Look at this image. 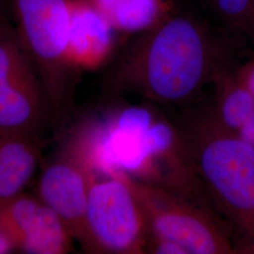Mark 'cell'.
<instances>
[{"instance_id":"4fadbf2b","label":"cell","mask_w":254,"mask_h":254,"mask_svg":"<svg viewBox=\"0 0 254 254\" xmlns=\"http://www.w3.org/2000/svg\"><path fill=\"white\" fill-rule=\"evenodd\" d=\"M106 16L116 32L138 34L158 23L173 0H87Z\"/></svg>"},{"instance_id":"9c48e42d","label":"cell","mask_w":254,"mask_h":254,"mask_svg":"<svg viewBox=\"0 0 254 254\" xmlns=\"http://www.w3.org/2000/svg\"><path fill=\"white\" fill-rule=\"evenodd\" d=\"M151 113L143 108L124 110L113 126L101 136L91 155V162L110 175L119 172H135L153 157L149 130Z\"/></svg>"},{"instance_id":"7c38bea8","label":"cell","mask_w":254,"mask_h":254,"mask_svg":"<svg viewBox=\"0 0 254 254\" xmlns=\"http://www.w3.org/2000/svg\"><path fill=\"white\" fill-rule=\"evenodd\" d=\"M239 43L254 44V0H176Z\"/></svg>"},{"instance_id":"e0dca14e","label":"cell","mask_w":254,"mask_h":254,"mask_svg":"<svg viewBox=\"0 0 254 254\" xmlns=\"http://www.w3.org/2000/svg\"><path fill=\"white\" fill-rule=\"evenodd\" d=\"M237 76L254 97V61L243 66L239 70Z\"/></svg>"},{"instance_id":"44dd1931","label":"cell","mask_w":254,"mask_h":254,"mask_svg":"<svg viewBox=\"0 0 254 254\" xmlns=\"http://www.w3.org/2000/svg\"><path fill=\"white\" fill-rule=\"evenodd\" d=\"M8 1L7 0H0V16L9 12L8 10Z\"/></svg>"},{"instance_id":"d6986e66","label":"cell","mask_w":254,"mask_h":254,"mask_svg":"<svg viewBox=\"0 0 254 254\" xmlns=\"http://www.w3.org/2000/svg\"><path fill=\"white\" fill-rule=\"evenodd\" d=\"M13 251H16L13 242L6 231L0 226V254H10Z\"/></svg>"},{"instance_id":"277c9868","label":"cell","mask_w":254,"mask_h":254,"mask_svg":"<svg viewBox=\"0 0 254 254\" xmlns=\"http://www.w3.org/2000/svg\"><path fill=\"white\" fill-rule=\"evenodd\" d=\"M143 216L133 185L124 177H92L83 246L90 251L130 253L139 243Z\"/></svg>"},{"instance_id":"ac0fdd59","label":"cell","mask_w":254,"mask_h":254,"mask_svg":"<svg viewBox=\"0 0 254 254\" xmlns=\"http://www.w3.org/2000/svg\"><path fill=\"white\" fill-rule=\"evenodd\" d=\"M237 131L240 138L254 147V114Z\"/></svg>"},{"instance_id":"6da1fadb","label":"cell","mask_w":254,"mask_h":254,"mask_svg":"<svg viewBox=\"0 0 254 254\" xmlns=\"http://www.w3.org/2000/svg\"><path fill=\"white\" fill-rule=\"evenodd\" d=\"M173 1L163 18L136 34L109 75L112 86H134L156 100L180 102L231 70L241 44Z\"/></svg>"},{"instance_id":"5b68a950","label":"cell","mask_w":254,"mask_h":254,"mask_svg":"<svg viewBox=\"0 0 254 254\" xmlns=\"http://www.w3.org/2000/svg\"><path fill=\"white\" fill-rule=\"evenodd\" d=\"M199 164L228 213L249 231L254 223V147L239 136H212L200 147Z\"/></svg>"},{"instance_id":"ffe728a7","label":"cell","mask_w":254,"mask_h":254,"mask_svg":"<svg viewBox=\"0 0 254 254\" xmlns=\"http://www.w3.org/2000/svg\"><path fill=\"white\" fill-rule=\"evenodd\" d=\"M249 235H248V240H247V251L254 253V223L253 226L250 228V230L248 231Z\"/></svg>"},{"instance_id":"52a82bcc","label":"cell","mask_w":254,"mask_h":254,"mask_svg":"<svg viewBox=\"0 0 254 254\" xmlns=\"http://www.w3.org/2000/svg\"><path fill=\"white\" fill-rule=\"evenodd\" d=\"M133 188L156 238L173 241L190 254H224L230 250L225 238L202 214L160 192Z\"/></svg>"},{"instance_id":"ba28073f","label":"cell","mask_w":254,"mask_h":254,"mask_svg":"<svg viewBox=\"0 0 254 254\" xmlns=\"http://www.w3.org/2000/svg\"><path fill=\"white\" fill-rule=\"evenodd\" d=\"M91 180L88 164L74 154L62 153L46 163L38 182V197L54 211L73 238L82 244Z\"/></svg>"},{"instance_id":"3957f363","label":"cell","mask_w":254,"mask_h":254,"mask_svg":"<svg viewBox=\"0 0 254 254\" xmlns=\"http://www.w3.org/2000/svg\"><path fill=\"white\" fill-rule=\"evenodd\" d=\"M9 15L0 16V132L27 136L41 144L52 109Z\"/></svg>"},{"instance_id":"9a60e30c","label":"cell","mask_w":254,"mask_h":254,"mask_svg":"<svg viewBox=\"0 0 254 254\" xmlns=\"http://www.w3.org/2000/svg\"><path fill=\"white\" fill-rule=\"evenodd\" d=\"M173 139L172 128L164 123L153 124L149 130V142L153 155L168 151L173 144Z\"/></svg>"},{"instance_id":"30bf717a","label":"cell","mask_w":254,"mask_h":254,"mask_svg":"<svg viewBox=\"0 0 254 254\" xmlns=\"http://www.w3.org/2000/svg\"><path fill=\"white\" fill-rule=\"evenodd\" d=\"M68 57L73 68H94L103 64L114 46L116 30L87 0H71Z\"/></svg>"},{"instance_id":"8992f818","label":"cell","mask_w":254,"mask_h":254,"mask_svg":"<svg viewBox=\"0 0 254 254\" xmlns=\"http://www.w3.org/2000/svg\"><path fill=\"white\" fill-rule=\"evenodd\" d=\"M0 226L24 254H64L72 248L73 237L64 221L37 194L0 199Z\"/></svg>"},{"instance_id":"8fae6325","label":"cell","mask_w":254,"mask_h":254,"mask_svg":"<svg viewBox=\"0 0 254 254\" xmlns=\"http://www.w3.org/2000/svg\"><path fill=\"white\" fill-rule=\"evenodd\" d=\"M40 145L27 136L0 132V199L24 192L40 164Z\"/></svg>"},{"instance_id":"5bb4252c","label":"cell","mask_w":254,"mask_h":254,"mask_svg":"<svg viewBox=\"0 0 254 254\" xmlns=\"http://www.w3.org/2000/svg\"><path fill=\"white\" fill-rule=\"evenodd\" d=\"M218 80L224 91L220 109L222 121L229 128L238 130L254 114V95L231 70Z\"/></svg>"},{"instance_id":"7a4b0ae2","label":"cell","mask_w":254,"mask_h":254,"mask_svg":"<svg viewBox=\"0 0 254 254\" xmlns=\"http://www.w3.org/2000/svg\"><path fill=\"white\" fill-rule=\"evenodd\" d=\"M71 8V0H8L15 32L52 110L66 100L74 77L68 57Z\"/></svg>"},{"instance_id":"2e32d148","label":"cell","mask_w":254,"mask_h":254,"mask_svg":"<svg viewBox=\"0 0 254 254\" xmlns=\"http://www.w3.org/2000/svg\"><path fill=\"white\" fill-rule=\"evenodd\" d=\"M154 253L159 254H189L179 244L161 238H156Z\"/></svg>"}]
</instances>
